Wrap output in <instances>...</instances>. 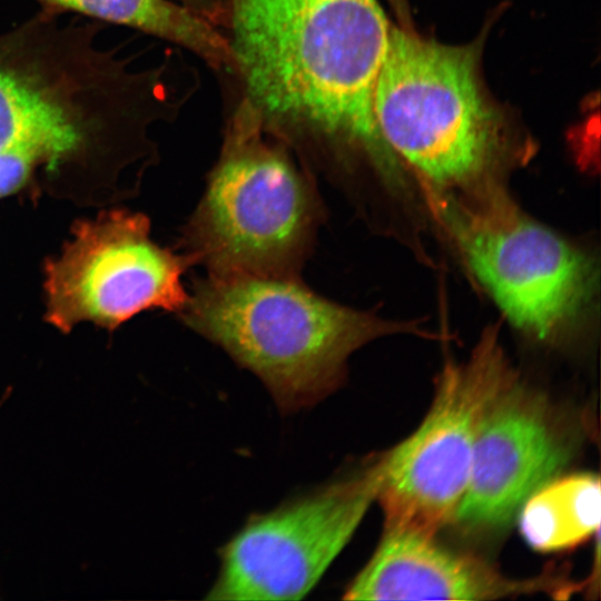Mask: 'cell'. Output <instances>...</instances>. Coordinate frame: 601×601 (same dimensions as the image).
Instances as JSON below:
<instances>
[{
	"mask_svg": "<svg viewBox=\"0 0 601 601\" xmlns=\"http://www.w3.org/2000/svg\"><path fill=\"white\" fill-rule=\"evenodd\" d=\"M234 68L265 130L326 160L356 155L387 179L374 95L392 26L377 0H228Z\"/></svg>",
	"mask_w": 601,
	"mask_h": 601,
	"instance_id": "6da1fadb",
	"label": "cell"
},
{
	"mask_svg": "<svg viewBox=\"0 0 601 601\" xmlns=\"http://www.w3.org/2000/svg\"><path fill=\"white\" fill-rule=\"evenodd\" d=\"M480 47L449 46L392 26L374 95L385 142L430 183H472L505 146L502 111L485 93Z\"/></svg>",
	"mask_w": 601,
	"mask_h": 601,
	"instance_id": "277c9868",
	"label": "cell"
},
{
	"mask_svg": "<svg viewBox=\"0 0 601 601\" xmlns=\"http://www.w3.org/2000/svg\"><path fill=\"white\" fill-rule=\"evenodd\" d=\"M264 130L245 100L183 228L180 253L209 275L299 277L325 220L312 173Z\"/></svg>",
	"mask_w": 601,
	"mask_h": 601,
	"instance_id": "3957f363",
	"label": "cell"
},
{
	"mask_svg": "<svg viewBox=\"0 0 601 601\" xmlns=\"http://www.w3.org/2000/svg\"><path fill=\"white\" fill-rule=\"evenodd\" d=\"M437 209L470 270L515 327L551 341L581 319L597 282L589 255L501 191L470 201L444 196Z\"/></svg>",
	"mask_w": 601,
	"mask_h": 601,
	"instance_id": "5b68a950",
	"label": "cell"
},
{
	"mask_svg": "<svg viewBox=\"0 0 601 601\" xmlns=\"http://www.w3.org/2000/svg\"><path fill=\"white\" fill-rule=\"evenodd\" d=\"M391 8L395 12L398 19V26L407 29L414 30L413 20L411 16L408 0H387Z\"/></svg>",
	"mask_w": 601,
	"mask_h": 601,
	"instance_id": "9a60e30c",
	"label": "cell"
},
{
	"mask_svg": "<svg viewBox=\"0 0 601 601\" xmlns=\"http://www.w3.org/2000/svg\"><path fill=\"white\" fill-rule=\"evenodd\" d=\"M75 31V30H73ZM42 18L0 37V148L48 126L85 120L96 52Z\"/></svg>",
	"mask_w": 601,
	"mask_h": 601,
	"instance_id": "30bf717a",
	"label": "cell"
},
{
	"mask_svg": "<svg viewBox=\"0 0 601 601\" xmlns=\"http://www.w3.org/2000/svg\"><path fill=\"white\" fill-rule=\"evenodd\" d=\"M573 589V583L553 573L511 579L479 559L439 545L431 535L385 529L344 599L483 601L540 592L558 597Z\"/></svg>",
	"mask_w": 601,
	"mask_h": 601,
	"instance_id": "8fae6325",
	"label": "cell"
},
{
	"mask_svg": "<svg viewBox=\"0 0 601 601\" xmlns=\"http://www.w3.org/2000/svg\"><path fill=\"white\" fill-rule=\"evenodd\" d=\"M190 266L184 254L151 239L145 215L101 213L78 223L62 254L46 264L47 319L69 332L83 321L115 328L151 308L178 314Z\"/></svg>",
	"mask_w": 601,
	"mask_h": 601,
	"instance_id": "ba28073f",
	"label": "cell"
},
{
	"mask_svg": "<svg viewBox=\"0 0 601 601\" xmlns=\"http://www.w3.org/2000/svg\"><path fill=\"white\" fill-rule=\"evenodd\" d=\"M48 10H67L122 24L171 41L216 69L233 68L228 39L203 16L169 0H37Z\"/></svg>",
	"mask_w": 601,
	"mask_h": 601,
	"instance_id": "7c38bea8",
	"label": "cell"
},
{
	"mask_svg": "<svg viewBox=\"0 0 601 601\" xmlns=\"http://www.w3.org/2000/svg\"><path fill=\"white\" fill-rule=\"evenodd\" d=\"M514 377L494 332L483 335L467 361L444 367L421 425L376 460L375 500L385 529L434 536L453 521L481 421Z\"/></svg>",
	"mask_w": 601,
	"mask_h": 601,
	"instance_id": "8992f818",
	"label": "cell"
},
{
	"mask_svg": "<svg viewBox=\"0 0 601 601\" xmlns=\"http://www.w3.org/2000/svg\"><path fill=\"white\" fill-rule=\"evenodd\" d=\"M376 461L253 515L220 550L210 600H298L344 549L376 499Z\"/></svg>",
	"mask_w": 601,
	"mask_h": 601,
	"instance_id": "52a82bcc",
	"label": "cell"
},
{
	"mask_svg": "<svg viewBox=\"0 0 601 601\" xmlns=\"http://www.w3.org/2000/svg\"><path fill=\"white\" fill-rule=\"evenodd\" d=\"M570 456L571 446L549 405L514 377L481 421L453 521L475 532L505 528Z\"/></svg>",
	"mask_w": 601,
	"mask_h": 601,
	"instance_id": "9c48e42d",
	"label": "cell"
},
{
	"mask_svg": "<svg viewBox=\"0 0 601 601\" xmlns=\"http://www.w3.org/2000/svg\"><path fill=\"white\" fill-rule=\"evenodd\" d=\"M177 315L254 373L284 413L333 393L354 351L397 329L317 294L299 277L207 274L193 282Z\"/></svg>",
	"mask_w": 601,
	"mask_h": 601,
	"instance_id": "7a4b0ae2",
	"label": "cell"
},
{
	"mask_svg": "<svg viewBox=\"0 0 601 601\" xmlns=\"http://www.w3.org/2000/svg\"><path fill=\"white\" fill-rule=\"evenodd\" d=\"M184 2V6L190 8L199 14L215 13L217 8L216 0H180Z\"/></svg>",
	"mask_w": 601,
	"mask_h": 601,
	"instance_id": "2e32d148",
	"label": "cell"
},
{
	"mask_svg": "<svg viewBox=\"0 0 601 601\" xmlns=\"http://www.w3.org/2000/svg\"><path fill=\"white\" fill-rule=\"evenodd\" d=\"M600 504L598 476L582 473L553 479L522 505L521 534L538 551L572 548L598 532Z\"/></svg>",
	"mask_w": 601,
	"mask_h": 601,
	"instance_id": "4fadbf2b",
	"label": "cell"
},
{
	"mask_svg": "<svg viewBox=\"0 0 601 601\" xmlns=\"http://www.w3.org/2000/svg\"><path fill=\"white\" fill-rule=\"evenodd\" d=\"M87 120L68 121L32 130L0 148V197L19 189L40 162L55 165L76 151L85 138Z\"/></svg>",
	"mask_w": 601,
	"mask_h": 601,
	"instance_id": "5bb4252c",
	"label": "cell"
}]
</instances>
